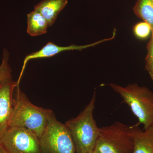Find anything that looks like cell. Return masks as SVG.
<instances>
[{
    "mask_svg": "<svg viewBox=\"0 0 153 153\" xmlns=\"http://www.w3.org/2000/svg\"><path fill=\"white\" fill-rule=\"evenodd\" d=\"M53 111L33 104L17 85L13 98V111L10 126L25 128L41 137Z\"/></svg>",
    "mask_w": 153,
    "mask_h": 153,
    "instance_id": "cell-1",
    "label": "cell"
},
{
    "mask_svg": "<svg viewBox=\"0 0 153 153\" xmlns=\"http://www.w3.org/2000/svg\"><path fill=\"white\" fill-rule=\"evenodd\" d=\"M96 91L88 104L76 117L65 123L74 141L76 153H85L94 151L98 139L100 128L94 117Z\"/></svg>",
    "mask_w": 153,
    "mask_h": 153,
    "instance_id": "cell-2",
    "label": "cell"
},
{
    "mask_svg": "<svg viewBox=\"0 0 153 153\" xmlns=\"http://www.w3.org/2000/svg\"><path fill=\"white\" fill-rule=\"evenodd\" d=\"M110 87L118 94L132 112L143 126V130L153 126V92L146 86L132 83L124 87L111 83Z\"/></svg>",
    "mask_w": 153,
    "mask_h": 153,
    "instance_id": "cell-3",
    "label": "cell"
},
{
    "mask_svg": "<svg viewBox=\"0 0 153 153\" xmlns=\"http://www.w3.org/2000/svg\"><path fill=\"white\" fill-rule=\"evenodd\" d=\"M133 150L131 126L116 121L100 128L95 153H133Z\"/></svg>",
    "mask_w": 153,
    "mask_h": 153,
    "instance_id": "cell-4",
    "label": "cell"
},
{
    "mask_svg": "<svg viewBox=\"0 0 153 153\" xmlns=\"http://www.w3.org/2000/svg\"><path fill=\"white\" fill-rule=\"evenodd\" d=\"M43 153H75L76 148L67 127L59 121L53 113L41 137Z\"/></svg>",
    "mask_w": 153,
    "mask_h": 153,
    "instance_id": "cell-5",
    "label": "cell"
},
{
    "mask_svg": "<svg viewBox=\"0 0 153 153\" xmlns=\"http://www.w3.org/2000/svg\"><path fill=\"white\" fill-rule=\"evenodd\" d=\"M0 142L7 153H43L40 137L22 127H9Z\"/></svg>",
    "mask_w": 153,
    "mask_h": 153,
    "instance_id": "cell-6",
    "label": "cell"
},
{
    "mask_svg": "<svg viewBox=\"0 0 153 153\" xmlns=\"http://www.w3.org/2000/svg\"><path fill=\"white\" fill-rule=\"evenodd\" d=\"M17 81L13 79L0 81V138L10 127L13 111V98Z\"/></svg>",
    "mask_w": 153,
    "mask_h": 153,
    "instance_id": "cell-7",
    "label": "cell"
},
{
    "mask_svg": "<svg viewBox=\"0 0 153 153\" xmlns=\"http://www.w3.org/2000/svg\"><path fill=\"white\" fill-rule=\"evenodd\" d=\"M115 33L116 31H114L113 36L111 38L103 39V40L97 41V42L92 43V44L82 45V46H78V45L72 44L70 46L62 47V46H59L56 45L54 43H52V42H48L40 50H38L37 52H33L31 54H29L25 57L22 67V71H21L20 75H19V79H18V81H17V84L18 85H19L20 84V81H21L22 76L24 74V71H25L26 65L29 60H33V59H39V58H47V57H53L60 52H64V51L75 50H79L80 51L82 49L94 47V46L101 44L105 41L113 40L115 37Z\"/></svg>",
    "mask_w": 153,
    "mask_h": 153,
    "instance_id": "cell-8",
    "label": "cell"
},
{
    "mask_svg": "<svg viewBox=\"0 0 153 153\" xmlns=\"http://www.w3.org/2000/svg\"><path fill=\"white\" fill-rule=\"evenodd\" d=\"M134 140L133 153H153V126L141 130L138 125L131 126Z\"/></svg>",
    "mask_w": 153,
    "mask_h": 153,
    "instance_id": "cell-9",
    "label": "cell"
},
{
    "mask_svg": "<svg viewBox=\"0 0 153 153\" xmlns=\"http://www.w3.org/2000/svg\"><path fill=\"white\" fill-rule=\"evenodd\" d=\"M68 3V0H42L34 7V10L42 14L50 27L55 23L59 13Z\"/></svg>",
    "mask_w": 153,
    "mask_h": 153,
    "instance_id": "cell-10",
    "label": "cell"
},
{
    "mask_svg": "<svg viewBox=\"0 0 153 153\" xmlns=\"http://www.w3.org/2000/svg\"><path fill=\"white\" fill-rule=\"evenodd\" d=\"M27 33L31 36H41L47 33L49 23L42 14L34 10L27 15Z\"/></svg>",
    "mask_w": 153,
    "mask_h": 153,
    "instance_id": "cell-11",
    "label": "cell"
},
{
    "mask_svg": "<svg viewBox=\"0 0 153 153\" xmlns=\"http://www.w3.org/2000/svg\"><path fill=\"white\" fill-rule=\"evenodd\" d=\"M133 10L138 18L150 26L153 34V0H137Z\"/></svg>",
    "mask_w": 153,
    "mask_h": 153,
    "instance_id": "cell-12",
    "label": "cell"
},
{
    "mask_svg": "<svg viewBox=\"0 0 153 153\" xmlns=\"http://www.w3.org/2000/svg\"><path fill=\"white\" fill-rule=\"evenodd\" d=\"M10 53L7 49L3 50L2 60L0 65V81L12 78V70L9 63Z\"/></svg>",
    "mask_w": 153,
    "mask_h": 153,
    "instance_id": "cell-13",
    "label": "cell"
},
{
    "mask_svg": "<svg viewBox=\"0 0 153 153\" xmlns=\"http://www.w3.org/2000/svg\"><path fill=\"white\" fill-rule=\"evenodd\" d=\"M135 36L140 39L148 38L152 33L150 26L146 22H141L135 25L133 28Z\"/></svg>",
    "mask_w": 153,
    "mask_h": 153,
    "instance_id": "cell-14",
    "label": "cell"
},
{
    "mask_svg": "<svg viewBox=\"0 0 153 153\" xmlns=\"http://www.w3.org/2000/svg\"><path fill=\"white\" fill-rule=\"evenodd\" d=\"M147 54L146 58V70L153 81V34L147 45Z\"/></svg>",
    "mask_w": 153,
    "mask_h": 153,
    "instance_id": "cell-15",
    "label": "cell"
},
{
    "mask_svg": "<svg viewBox=\"0 0 153 153\" xmlns=\"http://www.w3.org/2000/svg\"><path fill=\"white\" fill-rule=\"evenodd\" d=\"M0 153H7L1 144V142H0Z\"/></svg>",
    "mask_w": 153,
    "mask_h": 153,
    "instance_id": "cell-16",
    "label": "cell"
},
{
    "mask_svg": "<svg viewBox=\"0 0 153 153\" xmlns=\"http://www.w3.org/2000/svg\"><path fill=\"white\" fill-rule=\"evenodd\" d=\"M85 153H95L94 152V151H90V152H86Z\"/></svg>",
    "mask_w": 153,
    "mask_h": 153,
    "instance_id": "cell-17",
    "label": "cell"
}]
</instances>
